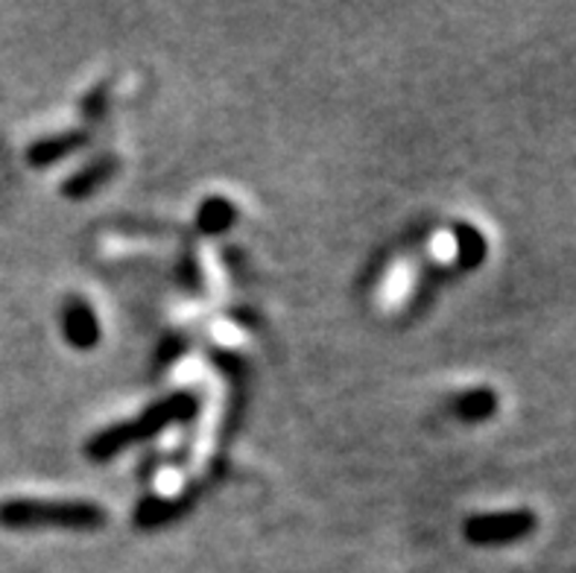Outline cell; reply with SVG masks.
Instances as JSON below:
<instances>
[{
    "instance_id": "1",
    "label": "cell",
    "mask_w": 576,
    "mask_h": 573,
    "mask_svg": "<svg viewBox=\"0 0 576 573\" xmlns=\"http://www.w3.org/2000/svg\"><path fill=\"white\" fill-rule=\"evenodd\" d=\"M196 413V399L191 392H175L170 399L152 404L143 416H138L135 422L111 424L106 431H100L97 436H92L88 442V457L92 459H111L115 454L126 450L129 445H135L138 439H150L156 433H161L164 427L175 422H184Z\"/></svg>"
},
{
    "instance_id": "2",
    "label": "cell",
    "mask_w": 576,
    "mask_h": 573,
    "mask_svg": "<svg viewBox=\"0 0 576 573\" xmlns=\"http://www.w3.org/2000/svg\"><path fill=\"white\" fill-rule=\"evenodd\" d=\"M106 523V512L85 500H30L18 498L0 503V527L33 530V527H65V530H94Z\"/></svg>"
},
{
    "instance_id": "3",
    "label": "cell",
    "mask_w": 576,
    "mask_h": 573,
    "mask_svg": "<svg viewBox=\"0 0 576 573\" xmlns=\"http://www.w3.org/2000/svg\"><path fill=\"white\" fill-rule=\"evenodd\" d=\"M538 527L530 509H510V512H489V516H474L462 523V535L471 544L480 548H494V544H512V541L526 539Z\"/></svg>"
},
{
    "instance_id": "4",
    "label": "cell",
    "mask_w": 576,
    "mask_h": 573,
    "mask_svg": "<svg viewBox=\"0 0 576 573\" xmlns=\"http://www.w3.org/2000/svg\"><path fill=\"white\" fill-rule=\"evenodd\" d=\"M62 328H65V340L83 351L100 340V319L83 299H67L62 310Z\"/></svg>"
},
{
    "instance_id": "5",
    "label": "cell",
    "mask_w": 576,
    "mask_h": 573,
    "mask_svg": "<svg viewBox=\"0 0 576 573\" xmlns=\"http://www.w3.org/2000/svg\"><path fill=\"white\" fill-rule=\"evenodd\" d=\"M115 173V161L111 158H103V161H94V165L83 167L79 173H74L65 182V197H74V200H83L92 191H97L109 176Z\"/></svg>"
},
{
    "instance_id": "6",
    "label": "cell",
    "mask_w": 576,
    "mask_h": 573,
    "mask_svg": "<svg viewBox=\"0 0 576 573\" xmlns=\"http://www.w3.org/2000/svg\"><path fill=\"white\" fill-rule=\"evenodd\" d=\"M85 144V135H62V138H44V141L33 144L30 150H26V158L33 161L35 167H47L53 165V161H58V158H65L67 152L79 150Z\"/></svg>"
},
{
    "instance_id": "7",
    "label": "cell",
    "mask_w": 576,
    "mask_h": 573,
    "mask_svg": "<svg viewBox=\"0 0 576 573\" xmlns=\"http://www.w3.org/2000/svg\"><path fill=\"white\" fill-rule=\"evenodd\" d=\"M237 220V211L228 200L223 197H211V200L202 202L200 214H196V225H200L205 234H223L228 232Z\"/></svg>"
},
{
    "instance_id": "8",
    "label": "cell",
    "mask_w": 576,
    "mask_h": 573,
    "mask_svg": "<svg viewBox=\"0 0 576 573\" xmlns=\"http://www.w3.org/2000/svg\"><path fill=\"white\" fill-rule=\"evenodd\" d=\"M454 410H457V416L462 422H486V418L498 413V395L492 390L462 392Z\"/></svg>"
},
{
    "instance_id": "9",
    "label": "cell",
    "mask_w": 576,
    "mask_h": 573,
    "mask_svg": "<svg viewBox=\"0 0 576 573\" xmlns=\"http://www.w3.org/2000/svg\"><path fill=\"white\" fill-rule=\"evenodd\" d=\"M457 250H460V264L466 269H474V266L483 264L486 258V241L483 234L477 232L474 225H457Z\"/></svg>"
},
{
    "instance_id": "10",
    "label": "cell",
    "mask_w": 576,
    "mask_h": 573,
    "mask_svg": "<svg viewBox=\"0 0 576 573\" xmlns=\"http://www.w3.org/2000/svg\"><path fill=\"white\" fill-rule=\"evenodd\" d=\"M173 509L175 507L170 503V500L152 498V500H147V503H141V507H138L135 523H138V527H159V523H164L168 518H173V516H170Z\"/></svg>"
}]
</instances>
